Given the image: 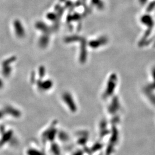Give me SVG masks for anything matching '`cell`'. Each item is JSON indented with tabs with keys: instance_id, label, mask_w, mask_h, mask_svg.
Wrapping results in <instances>:
<instances>
[{
	"instance_id": "cell-1",
	"label": "cell",
	"mask_w": 155,
	"mask_h": 155,
	"mask_svg": "<svg viewBox=\"0 0 155 155\" xmlns=\"http://www.w3.org/2000/svg\"><path fill=\"white\" fill-rule=\"evenodd\" d=\"M0 148L8 143H11L12 140L15 138L14 132L12 129L6 130L5 127H0Z\"/></svg>"
},
{
	"instance_id": "cell-2",
	"label": "cell",
	"mask_w": 155,
	"mask_h": 155,
	"mask_svg": "<svg viewBox=\"0 0 155 155\" xmlns=\"http://www.w3.org/2000/svg\"><path fill=\"white\" fill-rule=\"evenodd\" d=\"M6 115L10 116L12 117L15 118H19L21 116V112L19 109H17L16 107L13 106L6 105L2 109Z\"/></svg>"
},
{
	"instance_id": "cell-3",
	"label": "cell",
	"mask_w": 155,
	"mask_h": 155,
	"mask_svg": "<svg viewBox=\"0 0 155 155\" xmlns=\"http://www.w3.org/2000/svg\"><path fill=\"white\" fill-rule=\"evenodd\" d=\"M35 82H36L38 89L41 91H47L51 89L52 86V82L50 80L42 81L41 79H39L38 80L36 79Z\"/></svg>"
},
{
	"instance_id": "cell-4",
	"label": "cell",
	"mask_w": 155,
	"mask_h": 155,
	"mask_svg": "<svg viewBox=\"0 0 155 155\" xmlns=\"http://www.w3.org/2000/svg\"><path fill=\"white\" fill-rule=\"evenodd\" d=\"M26 153L27 155H45L42 151L33 148H28L26 151Z\"/></svg>"
},
{
	"instance_id": "cell-5",
	"label": "cell",
	"mask_w": 155,
	"mask_h": 155,
	"mask_svg": "<svg viewBox=\"0 0 155 155\" xmlns=\"http://www.w3.org/2000/svg\"><path fill=\"white\" fill-rule=\"evenodd\" d=\"M38 75H39V78H40L39 79H43V77H45V70L43 68L41 67V68H40L39 69Z\"/></svg>"
},
{
	"instance_id": "cell-6",
	"label": "cell",
	"mask_w": 155,
	"mask_h": 155,
	"mask_svg": "<svg viewBox=\"0 0 155 155\" xmlns=\"http://www.w3.org/2000/svg\"><path fill=\"white\" fill-rule=\"evenodd\" d=\"M6 114L4 112V111L3 109H1L0 110V120L3 119L4 118V117L5 116Z\"/></svg>"
},
{
	"instance_id": "cell-7",
	"label": "cell",
	"mask_w": 155,
	"mask_h": 155,
	"mask_svg": "<svg viewBox=\"0 0 155 155\" xmlns=\"http://www.w3.org/2000/svg\"><path fill=\"white\" fill-rule=\"evenodd\" d=\"M4 85H5V84H4V82L3 79L0 77V90L4 88Z\"/></svg>"
}]
</instances>
